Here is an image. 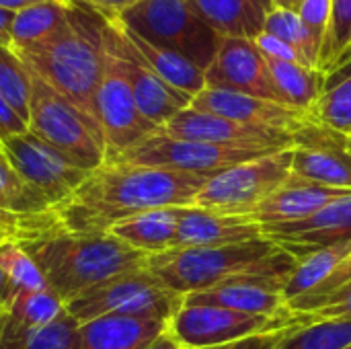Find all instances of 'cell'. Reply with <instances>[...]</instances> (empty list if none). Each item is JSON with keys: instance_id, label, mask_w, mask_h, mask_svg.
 <instances>
[{"instance_id": "cb8c5ba5", "label": "cell", "mask_w": 351, "mask_h": 349, "mask_svg": "<svg viewBox=\"0 0 351 349\" xmlns=\"http://www.w3.org/2000/svg\"><path fill=\"white\" fill-rule=\"evenodd\" d=\"M179 224V208L148 210L115 222L107 232L125 243L128 247L150 255L173 249Z\"/></svg>"}, {"instance_id": "9a60e30c", "label": "cell", "mask_w": 351, "mask_h": 349, "mask_svg": "<svg viewBox=\"0 0 351 349\" xmlns=\"http://www.w3.org/2000/svg\"><path fill=\"white\" fill-rule=\"evenodd\" d=\"M160 132L177 140H191L218 146H241L257 150H286L294 146V134L245 125L222 115L197 111L193 107L179 111L160 128Z\"/></svg>"}, {"instance_id": "3957f363", "label": "cell", "mask_w": 351, "mask_h": 349, "mask_svg": "<svg viewBox=\"0 0 351 349\" xmlns=\"http://www.w3.org/2000/svg\"><path fill=\"white\" fill-rule=\"evenodd\" d=\"M23 247L39 267L47 288L64 304L111 278L144 269L148 261L146 253L128 247L109 232L60 228Z\"/></svg>"}, {"instance_id": "db71d44e", "label": "cell", "mask_w": 351, "mask_h": 349, "mask_svg": "<svg viewBox=\"0 0 351 349\" xmlns=\"http://www.w3.org/2000/svg\"><path fill=\"white\" fill-rule=\"evenodd\" d=\"M298 2H300V0H294V10H296V6H298Z\"/></svg>"}, {"instance_id": "8d00e7d4", "label": "cell", "mask_w": 351, "mask_h": 349, "mask_svg": "<svg viewBox=\"0 0 351 349\" xmlns=\"http://www.w3.org/2000/svg\"><path fill=\"white\" fill-rule=\"evenodd\" d=\"M0 267L10 282L12 296L23 290L47 288L39 267L21 243H0Z\"/></svg>"}, {"instance_id": "484cf974", "label": "cell", "mask_w": 351, "mask_h": 349, "mask_svg": "<svg viewBox=\"0 0 351 349\" xmlns=\"http://www.w3.org/2000/svg\"><path fill=\"white\" fill-rule=\"evenodd\" d=\"M191 10L220 37L255 39L265 25V10L257 0H187Z\"/></svg>"}, {"instance_id": "ee69618b", "label": "cell", "mask_w": 351, "mask_h": 349, "mask_svg": "<svg viewBox=\"0 0 351 349\" xmlns=\"http://www.w3.org/2000/svg\"><path fill=\"white\" fill-rule=\"evenodd\" d=\"M95 8H99L101 12H105L107 16H117L121 14L123 10H128L130 6L138 4L140 0H82Z\"/></svg>"}, {"instance_id": "d6986e66", "label": "cell", "mask_w": 351, "mask_h": 349, "mask_svg": "<svg viewBox=\"0 0 351 349\" xmlns=\"http://www.w3.org/2000/svg\"><path fill=\"white\" fill-rule=\"evenodd\" d=\"M204 74L206 86L284 103L269 76L265 58L253 43V39L222 37L218 53Z\"/></svg>"}, {"instance_id": "ab89813d", "label": "cell", "mask_w": 351, "mask_h": 349, "mask_svg": "<svg viewBox=\"0 0 351 349\" xmlns=\"http://www.w3.org/2000/svg\"><path fill=\"white\" fill-rule=\"evenodd\" d=\"M296 12L300 14V19L306 25V29L313 33V37L323 47L327 25H329L331 0H300L298 6H296Z\"/></svg>"}, {"instance_id": "d590c367", "label": "cell", "mask_w": 351, "mask_h": 349, "mask_svg": "<svg viewBox=\"0 0 351 349\" xmlns=\"http://www.w3.org/2000/svg\"><path fill=\"white\" fill-rule=\"evenodd\" d=\"M351 51V0H331L329 25L321 47V70L329 74Z\"/></svg>"}, {"instance_id": "f5cc1de1", "label": "cell", "mask_w": 351, "mask_h": 349, "mask_svg": "<svg viewBox=\"0 0 351 349\" xmlns=\"http://www.w3.org/2000/svg\"><path fill=\"white\" fill-rule=\"evenodd\" d=\"M346 148H348V152L351 154V136H346Z\"/></svg>"}, {"instance_id": "6da1fadb", "label": "cell", "mask_w": 351, "mask_h": 349, "mask_svg": "<svg viewBox=\"0 0 351 349\" xmlns=\"http://www.w3.org/2000/svg\"><path fill=\"white\" fill-rule=\"evenodd\" d=\"M210 177L121 163H105L58 210L72 232H107L115 222L158 208L193 206Z\"/></svg>"}, {"instance_id": "836d02e7", "label": "cell", "mask_w": 351, "mask_h": 349, "mask_svg": "<svg viewBox=\"0 0 351 349\" xmlns=\"http://www.w3.org/2000/svg\"><path fill=\"white\" fill-rule=\"evenodd\" d=\"M263 31L280 37L282 41L290 43L294 49H298L304 60L321 70V43L313 37V33L302 23L300 14L294 8H274L265 14Z\"/></svg>"}, {"instance_id": "603a6c76", "label": "cell", "mask_w": 351, "mask_h": 349, "mask_svg": "<svg viewBox=\"0 0 351 349\" xmlns=\"http://www.w3.org/2000/svg\"><path fill=\"white\" fill-rule=\"evenodd\" d=\"M169 321L154 317H101L78 329L80 349H148L165 331Z\"/></svg>"}, {"instance_id": "5b68a950", "label": "cell", "mask_w": 351, "mask_h": 349, "mask_svg": "<svg viewBox=\"0 0 351 349\" xmlns=\"http://www.w3.org/2000/svg\"><path fill=\"white\" fill-rule=\"evenodd\" d=\"M27 130L84 171H95L107 160L105 140L97 121L35 74H31Z\"/></svg>"}, {"instance_id": "30bf717a", "label": "cell", "mask_w": 351, "mask_h": 349, "mask_svg": "<svg viewBox=\"0 0 351 349\" xmlns=\"http://www.w3.org/2000/svg\"><path fill=\"white\" fill-rule=\"evenodd\" d=\"M278 152V150H257V148H241V146H218V144H204L191 140H177L160 130L138 142L136 146L128 148L113 160L107 163H121V165H136V167H156L181 173H193L202 177H214L230 167L247 163L251 158H259L263 154Z\"/></svg>"}, {"instance_id": "7bdbcfd3", "label": "cell", "mask_w": 351, "mask_h": 349, "mask_svg": "<svg viewBox=\"0 0 351 349\" xmlns=\"http://www.w3.org/2000/svg\"><path fill=\"white\" fill-rule=\"evenodd\" d=\"M286 331L288 329L276 331V333H265V335H255V337H249V339H243V341H237V344H228V346L206 349H274L280 344V339L284 337Z\"/></svg>"}, {"instance_id": "2e32d148", "label": "cell", "mask_w": 351, "mask_h": 349, "mask_svg": "<svg viewBox=\"0 0 351 349\" xmlns=\"http://www.w3.org/2000/svg\"><path fill=\"white\" fill-rule=\"evenodd\" d=\"M290 173L323 187L351 191V154L346 136L313 121L294 136Z\"/></svg>"}, {"instance_id": "9f6ffc18", "label": "cell", "mask_w": 351, "mask_h": 349, "mask_svg": "<svg viewBox=\"0 0 351 349\" xmlns=\"http://www.w3.org/2000/svg\"><path fill=\"white\" fill-rule=\"evenodd\" d=\"M0 156H2V154H0Z\"/></svg>"}, {"instance_id": "681fc988", "label": "cell", "mask_w": 351, "mask_h": 349, "mask_svg": "<svg viewBox=\"0 0 351 349\" xmlns=\"http://www.w3.org/2000/svg\"><path fill=\"white\" fill-rule=\"evenodd\" d=\"M343 74H351V51L341 60V64H339L337 68H333V70L327 74V78H331V76H343Z\"/></svg>"}, {"instance_id": "83f0119b", "label": "cell", "mask_w": 351, "mask_h": 349, "mask_svg": "<svg viewBox=\"0 0 351 349\" xmlns=\"http://www.w3.org/2000/svg\"><path fill=\"white\" fill-rule=\"evenodd\" d=\"M80 323L68 311L39 329H12L0 323V349H80Z\"/></svg>"}, {"instance_id": "7c38bea8", "label": "cell", "mask_w": 351, "mask_h": 349, "mask_svg": "<svg viewBox=\"0 0 351 349\" xmlns=\"http://www.w3.org/2000/svg\"><path fill=\"white\" fill-rule=\"evenodd\" d=\"M0 154L10 169L43 197H47L56 210H60L93 173L70 163L64 154L29 130L4 140L0 144Z\"/></svg>"}, {"instance_id": "8992f818", "label": "cell", "mask_w": 351, "mask_h": 349, "mask_svg": "<svg viewBox=\"0 0 351 349\" xmlns=\"http://www.w3.org/2000/svg\"><path fill=\"white\" fill-rule=\"evenodd\" d=\"M117 19L140 37L179 51L204 72L214 62L222 41L191 10L187 0H140Z\"/></svg>"}, {"instance_id": "f6af8a7d", "label": "cell", "mask_w": 351, "mask_h": 349, "mask_svg": "<svg viewBox=\"0 0 351 349\" xmlns=\"http://www.w3.org/2000/svg\"><path fill=\"white\" fill-rule=\"evenodd\" d=\"M14 14H16L14 10L0 8V45L10 47V27H12Z\"/></svg>"}, {"instance_id": "60d3db41", "label": "cell", "mask_w": 351, "mask_h": 349, "mask_svg": "<svg viewBox=\"0 0 351 349\" xmlns=\"http://www.w3.org/2000/svg\"><path fill=\"white\" fill-rule=\"evenodd\" d=\"M253 43L257 45V49L261 51L263 58H271V60H280V62H294V64H302V66L313 68V66L304 60V56H302L298 49H294L290 43L282 41L280 37H276V35H271V33H267V31H261V33L253 39ZM317 70H319V68H317Z\"/></svg>"}, {"instance_id": "ba28073f", "label": "cell", "mask_w": 351, "mask_h": 349, "mask_svg": "<svg viewBox=\"0 0 351 349\" xmlns=\"http://www.w3.org/2000/svg\"><path fill=\"white\" fill-rule=\"evenodd\" d=\"M290 165L292 148H286L230 167L208 179L193 206L230 216H249L288 181Z\"/></svg>"}, {"instance_id": "f35d334b", "label": "cell", "mask_w": 351, "mask_h": 349, "mask_svg": "<svg viewBox=\"0 0 351 349\" xmlns=\"http://www.w3.org/2000/svg\"><path fill=\"white\" fill-rule=\"evenodd\" d=\"M298 319L300 325H311L317 321H333V319H351V282L341 290L329 294L325 300H321V304L315 311L306 315H298Z\"/></svg>"}, {"instance_id": "1f68e13d", "label": "cell", "mask_w": 351, "mask_h": 349, "mask_svg": "<svg viewBox=\"0 0 351 349\" xmlns=\"http://www.w3.org/2000/svg\"><path fill=\"white\" fill-rule=\"evenodd\" d=\"M350 344L351 319H333L288 329L274 349H343Z\"/></svg>"}, {"instance_id": "f1b7e54d", "label": "cell", "mask_w": 351, "mask_h": 349, "mask_svg": "<svg viewBox=\"0 0 351 349\" xmlns=\"http://www.w3.org/2000/svg\"><path fill=\"white\" fill-rule=\"evenodd\" d=\"M66 313L64 300L49 288L23 290L12 296L6 311L0 315V323L12 329H39Z\"/></svg>"}, {"instance_id": "7a4b0ae2", "label": "cell", "mask_w": 351, "mask_h": 349, "mask_svg": "<svg viewBox=\"0 0 351 349\" xmlns=\"http://www.w3.org/2000/svg\"><path fill=\"white\" fill-rule=\"evenodd\" d=\"M62 2L66 4V27L43 41L12 51L31 74L97 121L95 99L105 66L107 14L82 0Z\"/></svg>"}, {"instance_id": "d6a6232c", "label": "cell", "mask_w": 351, "mask_h": 349, "mask_svg": "<svg viewBox=\"0 0 351 349\" xmlns=\"http://www.w3.org/2000/svg\"><path fill=\"white\" fill-rule=\"evenodd\" d=\"M311 113L317 123L351 136V74L327 78L325 91Z\"/></svg>"}, {"instance_id": "ffe728a7", "label": "cell", "mask_w": 351, "mask_h": 349, "mask_svg": "<svg viewBox=\"0 0 351 349\" xmlns=\"http://www.w3.org/2000/svg\"><path fill=\"white\" fill-rule=\"evenodd\" d=\"M286 280L288 278H276V276L237 278L218 284L210 290L189 294L183 298V302L220 306V309L239 311L247 315H261V317H284L290 313L284 298Z\"/></svg>"}, {"instance_id": "e575fe53", "label": "cell", "mask_w": 351, "mask_h": 349, "mask_svg": "<svg viewBox=\"0 0 351 349\" xmlns=\"http://www.w3.org/2000/svg\"><path fill=\"white\" fill-rule=\"evenodd\" d=\"M0 95L29 123L31 105V72L12 47L0 45Z\"/></svg>"}, {"instance_id": "b9f144b4", "label": "cell", "mask_w": 351, "mask_h": 349, "mask_svg": "<svg viewBox=\"0 0 351 349\" xmlns=\"http://www.w3.org/2000/svg\"><path fill=\"white\" fill-rule=\"evenodd\" d=\"M25 132H27V123L19 117V113L0 95V144L12 136L25 134Z\"/></svg>"}, {"instance_id": "d4e9b609", "label": "cell", "mask_w": 351, "mask_h": 349, "mask_svg": "<svg viewBox=\"0 0 351 349\" xmlns=\"http://www.w3.org/2000/svg\"><path fill=\"white\" fill-rule=\"evenodd\" d=\"M115 21L119 23L121 31L125 33V37L130 39V43L136 47V51L142 56V60L173 88L185 93L187 97H195L197 93H202L206 88V74L199 66H195L191 60H187L185 56H181L179 51H173L169 47L156 45L144 37H140L138 33H134L130 27H125L117 16Z\"/></svg>"}, {"instance_id": "52a82bcc", "label": "cell", "mask_w": 351, "mask_h": 349, "mask_svg": "<svg viewBox=\"0 0 351 349\" xmlns=\"http://www.w3.org/2000/svg\"><path fill=\"white\" fill-rule=\"evenodd\" d=\"M183 296L169 290L146 267L111 278L66 304L80 325L101 317H154L171 321L181 309Z\"/></svg>"}, {"instance_id": "9c48e42d", "label": "cell", "mask_w": 351, "mask_h": 349, "mask_svg": "<svg viewBox=\"0 0 351 349\" xmlns=\"http://www.w3.org/2000/svg\"><path fill=\"white\" fill-rule=\"evenodd\" d=\"M298 325L300 319L294 313L284 317H261L220 306L183 302L169 321V333L183 349H206L237 344L255 335L276 333Z\"/></svg>"}, {"instance_id": "816d5d0a", "label": "cell", "mask_w": 351, "mask_h": 349, "mask_svg": "<svg viewBox=\"0 0 351 349\" xmlns=\"http://www.w3.org/2000/svg\"><path fill=\"white\" fill-rule=\"evenodd\" d=\"M259 4H261V8L265 10V12H269V10H274V0H257Z\"/></svg>"}, {"instance_id": "7dc6e473", "label": "cell", "mask_w": 351, "mask_h": 349, "mask_svg": "<svg viewBox=\"0 0 351 349\" xmlns=\"http://www.w3.org/2000/svg\"><path fill=\"white\" fill-rule=\"evenodd\" d=\"M148 349H183V348L177 344V339H175V337L169 333V329H167V331H165V333H162V335H160V337H158V339H156V341H154V344H152Z\"/></svg>"}, {"instance_id": "bcb514c9", "label": "cell", "mask_w": 351, "mask_h": 349, "mask_svg": "<svg viewBox=\"0 0 351 349\" xmlns=\"http://www.w3.org/2000/svg\"><path fill=\"white\" fill-rule=\"evenodd\" d=\"M12 300V290H10V282L4 274V269L0 267V315L6 311V306Z\"/></svg>"}, {"instance_id": "44dd1931", "label": "cell", "mask_w": 351, "mask_h": 349, "mask_svg": "<svg viewBox=\"0 0 351 349\" xmlns=\"http://www.w3.org/2000/svg\"><path fill=\"white\" fill-rule=\"evenodd\" d=\"M263 239V230L247 216H230L197 206L179 208L173 249H218Z\"/></svg>"}, {"instance_id": "5bb4252c", "label": "cell", "mask_w": 351, "mask_h": 349, "mask_svg": "<svg viewBox=\"0 0 351 349\" xmlns=\"http://www.w3.org/2000/svg\"><path fill=\"white\" fill-rule=\"evenodd\" d=\"M58 210L0 156V243H31L60 230Z\"/></svg>"}, {"instance_id": "ac0fdd59", "label": "cell", "mask_w": 351, "mask_h": 349, "mask_svg": "<svg viewBox=\"0 0 351 349\" xmlns=\"http://www.w3.org/2000/svg\"><path fill=\"white\" fill-rule=\"evenodd\" d=\"M197 111L214 113L228 117L232 121L253 125V128H265V130H280L288 134H298L306 125L315 121V117L302 109L267 101L261 97H251L234 91L214 88L206 86L202 93H197L191 99V105Z\"/></svg>"}, {"instance_id": "f546056e", "label": "cell", "mask_w": 351, "mask_h": 349, "mask_svg": "<svg viewBox=\"0 0 351 349\" xmlns=\"http://www.w3.org/2000/svg\"><path fill=\"white\" fill-rule=\"evenodd\" d=\"M66 23V4L62 0H43L31 4L14 14L10 27V47L21 49L31 43L43 41L62 31Z\"/></svg>"}, {"instance_id": "c3c4849f", "label": "cell", "mask_w": 351, "mask_h": 349, "mask_svg": "<svg viewBox=\"0 0 351 349\" xmlns=\"http://www.w3.org/2000/svg\"><path fill=\"white\" fill-rule=\"evenodd\" d=\"M37 2H43V0H0V8H6V10H23L31 4H37Z\"/></svg>"}, {"instance_id": "277c9868", "label": "cell", "mask_w": 351, "mask_h": 349, "mask_svg": "<svg viewBox=\"0 0 351 349\" xmlns=\"http://www.w3.org/2000/svg\"><path fill=\"white\" fill-rule=\"evenodd\" d=\"M296 259L265 237L259 241L218 249H169L150 255L146 269L179 296L210 290L247 276L288 278Z\"/></svg>"}, {"instance_id": "7402d4cb", "label": "cell", "mask_w": 351, "mask_h": 349, "mask_svg": "<svg viewBox=\"0 0 351 349\" xmlns=\"http://www.w3.org/2000/svg\"><path fill=\"white\" fill-rule=\"evenodd\" d=\"M343 193H350V191L323 187V185L290 175L288 181L280 189H276L267 200H263L247 218H251L259 226L296 222V220L313 216L323 206H327L329 202H333L335 197Z\"/></svg>"}, {"instance_id": "e0dca14e", "label": "cell", "mask_w": 351, "mask_h": 349, "mask_svg": "<svg viewBox=\"0 0 351 349\" xmlns=\"http://www.w3.org/2000/svg\"><path fill=\"white\" fill-rule=\"evenodd\" d=\"M263 237L290 253L296 261L351 241V191L335 197L308 218L261 226Z\"/></svg>"}, {"instance_id": "4fadbf2b", "label": "cell", "mask_w": 351, "mask_h": 349, "mask_svg": "<svg viewBox=\"0 0 351 349\" xmlns=\"http://www.w3.org/2000/svg\"><path fill=\"white\" fill-rule=\"evenodd\" d=\"M105 37L119 60V66L123 70L125 80L130 82L138 109L150 123H154L160 130L169 119H173L179 111L191 105V97L167 84L142 60V56L136 51V47L130 43V39L121 31L115 16H107Z\"/></svg>"}, {"instance_id": "f907efd6", "label": "cell", "mask_w": 351, "mask_h": 349, "mask_svg": "<svg viewBox=\"0 0 351 349\" xmlns=\"http://www.w3.org/2000/svg\"><path fill=\"white\" fill-rule=\"evenodd\" d=\"M274 8H294V0H274Z\"/></svg>"}, {"instance_id": "4316f807", "label": "cell", "mask_w": 351, "mask_h": 349, "mask_svg": "<svg viewBox=\"0 0 351 349\" xmlns=\"http://www.w3.org/2000/svg\"><path fill=\"white\" fill-rule=\"evenodd\" d=\"M265 64L284 103L311 113L325 91L327 74L317 68H308L294 62H280L271 58H265Z\"/></svg>"}, {"instance_id": "11a10c76", "label": "cell", "mask_w": 351, "mask_h": 349, "mask_svg": "<svg viewBox=\"0 0 351 349\" xmlns=\"http://www.w3.org/2000/svg\"><path fill=\"white\" fill-rule=\"evenodd\" d=\"M343 349H351V344H350V346H346V348H343Z\"/></svg>"}, {"instance_id": "74e56055", "label": "cell", "mask_w": 351, "mask_h": 349, "mask_svg": "<svg viewBox=\"0 0 351 349\" xmlns=\"http://www.w3.org/2000/svg\"><path fill=\"white\" fill-rule=\"evenodd\" d=\"M351 282V253L333 269V274L325 280V282H321L315 290H311V292H306V294H302L300 298H296V300H292V302H288V311L290 313H294V315H306V313H311V311H315L319 304H321V300H325L329 294H333V292H337V290H341L343 286H348Z\"/></svg>"}, {"instance_id": "4dcf8cb0", "label": "cell", "mask_w": 351, "mask_h": 349, "mask_svg": "<svg viewBox=\"0 0 351 349\" xmlns=\"http://www.w3.org/2000/svg\"><path fill=\"white\" fill-rule=\"evenodd\" d=\"M351 253V241L339 243L335 247L323 249L319 253H313L304 259H300L294 267V272L288 276L284 284V298L286 304L300 298L302 294L315 290L321 282H325L333 269Z\"/></svg>"}, {"instance_id": "8fae6325", "label": "cell", "mask_w": 351, "mask_h": 349, "mask_svg": "<svg viewBox=\"0 0 351 349\" xmlns=\"http://www.w3.org/2000/svg\"><path fill=\"white\" fill-rule=\"evenodd\" d=\"M95 109H97V123L105 140L107 160L117 158L128 148L136 146L150 134L158 132V128L150 123L138 109L130 82L125 80L119 60L113 47L109 45L107 37H105V66L97 88Z\"/></svg>"}]
</instances>
